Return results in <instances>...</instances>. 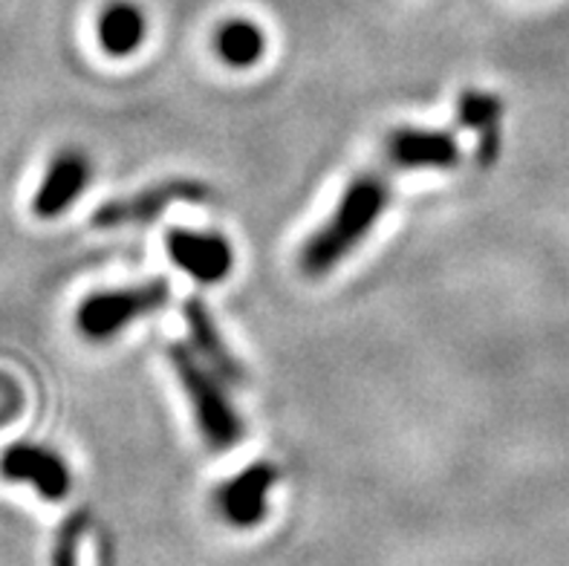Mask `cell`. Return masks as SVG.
I'll use <instances>...</instances> for the list:
<instances>
[{
    "mask_svg": "<svg viewBox=\"0 0 569 566\" xmlns=\"http://www.w3.org/2000/svg\"><path fill=\"white\" fill-rule=\"evenodd\" d=\"M390 202V182L382 171L359 173L327 222L303 244L301 269L310 278H325L345 258H350L365 237L373 231Z\"/></svg>",
    "mask_w": 569,
    "mask_h": 566,
    "instance_id": "1",
    "label": "cell"
},
{
    "mask_svg": "<svg viewBox=\"0 0 569 566\" xmlns=\"http://www.w3.org/2000/svg\"><path fill=\"white\" fill-rule=\"evenodd\" d=\"M168 359H171L173 374H177L182 390H186L188 405L194 410L202 439L217 451H226L231 445H238L240 437H243V419L231 405L223 379L206 361L197 359L194 352L180 345L168 347Z\"/></svg>",
    "mask_w": 569,
    "mask_h": 566,
    "instance_id": "2",
    "label": "cell"
},
{
    "mask_svg": "<svg viewBox=\"0 0 569 566\" xmlns=\"http://www.w3.org/2000/svg\"><path fill=\"white\" fill-rule=\"evenodd\" d=\"M168 295H171V287L166 278L148 280L139 287L96 292L79 304L76 327L90 341H110L133 321L166 307Z\"/></svg>",
    "mask_w": 569,
    "mask_h": 566,
    "instance_id": "3",
    "label": "cell"
},
{
    "mask_svg": "<svg viewBox=\"0 0 569 566\" xmlns=\"http://www.w3.org/2000/svg\"><path fill=\"white\" fill-rule=\"evenodd\" d=\"M209 188L197 180H168L144 188L133 197L104 202L93 215L96 229H128V226H148L177 202H206Z\"/></svg>",
    "mask_w": 569,
    "mask_h": 566,
    "instance_id": "4",
    "label": "cell"
},
{
    "mask_svg": "<svg viewBox=\"0 0 569 566\" xmlns=\"http://www.w3.org/2000/svg\"><path fill=\"white\" fill-rule=\"evenodd\" d=\"M0 477L9 483H23L36 488L43 500H67L72 488V474L67 459L47 445L14 443L0 454Z\"/></svg>",
    "mask_w": 569,
    "mask_h": 566,
    "instance_id": "5",
    "label": "cell"
},
{
    "mask_svg": "<svg viewBox=\"0 0 569 566\" xmlns=\"http://www.w3.org/2000/svg\"><path fill=\"white\" fill-rule=\"evenodd\" d=\"M278 483L272 463H252L217 488V515L234 529H254L269 515V491Z\"/></svg>",
    "mask_w": 569,
    "mask_h": 566,
    "instance_id": "6",
    "label": "cell"
},
{
    "mask_svg": "<svg viewBox=\"0 0 569 566\" xmlns=\"http://www.w3.org/2000/svg\"><path fill=\"white\" fill-rule=\"evenodd\" d=\"M460 142L448 130L397 128L385 139V159L402 171H419V168L448 171L460 166Z\"/></svg>",
    "mask_w": 569,
    "mask_h": 566,
    "instance_id": "7",
    "label": "cell"
},
{
    "mask_svg": "<svg viewBox=\"0 0 569 566\" xmlns=\"http://www.w3.org/2000/svg\"><path fill=\"white\" fill-rule=\"evenodd\" d=\"M166 246L173 264L200 284H220L223 278H229L231 266H234V251H231L229 240L220 235L171 229Z\"/></svg>",
    "mask_w": 569,
    "mask_h": 566,
    "instance_id": "8",
    "label": "cell"
},
{
    "mask_svg": "<svg viewBox=\"0 0 569 566\" xmlns=\"http://www.w3.org/2000/svg\"><path fill=\"white\" fill-rule=\"evenodd\" d=\"M90 173H93V166H90L87 153H81L79 148L61 151L43 173L41 186L32 197V211L41 220H52V217H61L64 211H70L81 197V191L90 186Z\"/></svg>",
    "mask_w": 569,
    "mask_h": 566,
    "instance_id": "9",
    "label": "cell"
},
{
    "mask_svg": "<svg viewBox=\"0 0 569 566\" xmlns=\"http://www.w3.org/2000/svg\"><path fill=\"white\" fill-rule=\"evenodd\" d=\"M182 316H186L188 338H191V345H194L197 359L206 361V365H209L220 379L229 381V385H243V367H240V361L234 359V352L226 345V338L217 330L209 307H206L200 298H188V301L182 304Z\"/></svg>",
    "mask_w": 569,
    "mask_h": 566,
    "instance_id": "10",
    "label": "cell"
},
{
    "mask_svg": "<svg viewBox=\"0 0 569 566\" xmlns=\"http://www.w3.org/2000/svg\"><path fill=\"white\" fill-rule=\"evenodd\" d=\"M503 110V101L483 90H466L457 99V122L477 133V162L480 166H491L503 148V130H500Z\"/></svg>",
    "mask_w": 569,
    "mask_h": 566,
    "instance_id": "11",
    "label": "cell"
},
{
    "mask_svg": "<svg viewBox=\"0 0 569 566\" xmlns=\"http://www.w3.org/2000/svg\"><path fill=\"white\" fill-rule=\"evenodd\" d=\"M144 32H148L144 12L130 0H116V3L104 7L99 18L101 50L113 58L133 56L142 47Z\"/></svg>",
    "mask_w": 569,
    "mask_h": 566,
    "instance_id": "12",
    "label": "cell"
},
{
    "mask_svg": "<svg viewBox=\"0 0 569 566\" xmlns=\"http://www.w3.org/2000/svg\"><path fill=\"white\" fill-rule=\"evenodd\" d=\"M214 50L223 58V64L234 67V70H249L267 52V36L258 23L238 18V21H229L217 29Z\"/></svg>",
    "mask_w": 569,
    "mask_h": 566,
    "instance_id": "13",
    "label": "cell"
},
{
    "mask_svg": "<svg viewBox=\"0 0 569 566\" xmlns=\"http://www.w3.org/2000/svg\"><path fill=\"white\" fill-rule=\"evenodd\" d=\"M90 529V512L76 509L58 526L56 546H52V566H79V546Z\"/></svg>",
    "mask_w": 569,
    "mask_h": 566,
    "instance_id": "14",
    "label": "cell"
}]
</instances>
